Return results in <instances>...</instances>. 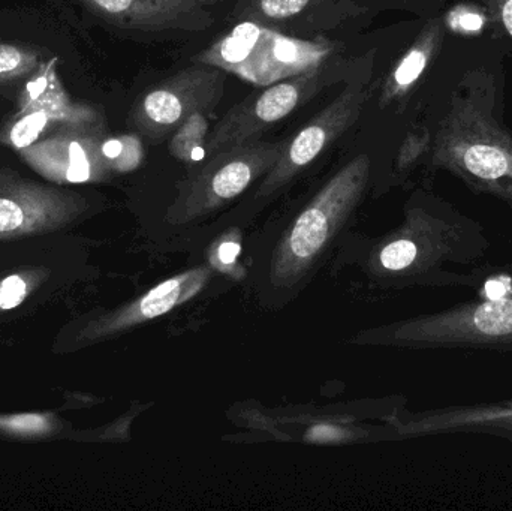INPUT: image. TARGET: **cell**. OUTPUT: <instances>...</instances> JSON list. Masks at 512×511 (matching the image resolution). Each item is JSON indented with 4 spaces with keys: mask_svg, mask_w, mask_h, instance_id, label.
<instances>
[{
    "mask_svg": "<svg viewBox=\"0 0 512 511\" xmlns=\"http://www.w3.org/2000/svg\"><path fill=\"white\" fill-rule=\"evenodd\" d=\"M334 53L336 45L327 39L297 38L242 20L195 60L265 87L316 68Z\"/></svg>",
    "mask_w": 512,
    "mask_h": 511,
    "instance_id": "cell-1",
    "label": "cell"
},
{
    "mask_svg": "<svg viewBox=\"0 0 512 511\" xmlns=\"http://www.w3.org/2000/svg\"><path fill=\"white\" fill-rule=\"evenodd\" d=\"M370 159L358 155L340 168L297 216L274 254V279L297 284L327 249L331 237L345 224L366 189Z\"/></svg>",
    "mask_w": 512,
    "mask_h": 511,
    "instance_id": "cell-2",
    "label": "cell"
},
{
    "mask_svg": "<svg viewBox=\"0 0 512 511\" xmlns=\"http://www.w3.org/2000/svg\"><path fill=\"white\" fill-rule=\"evenodd\" d=\"M346 63L331 56L322 65L265 86L234 105L210 132L206 156L227 147L258 140L270 126L286 119L324 87L339 80Z\"/></svg>",
    "mask_w": 512,
    "mask_h": 511,
    "instance_id": "cell-3",
    "label": "cell"
},
{
    "mask_svg": "<svg viewBox=\"0 0 512 511\" xmlns=\"http://www.w3.org/2000/svg\"><path fill=\"white\" fill-rule=\"evenodd\" d=\"M286 141H249L206 156L179 188L171 207L176 221H191L242 195L259 177L267 174L282 155Z\"/></svg>",
    "mask_w": 512,
    "mask_h": 511,
    "instance_id": "cell-4",
    "label": "cell"
},
{
    "mask_svg": "<svg viewBox=\"0 0 512 511\" xmlns=\"http://www.w3.org/2000/svg\"><path fill=\"white\" fill-rule=\"evenodd\" d=\"M227 72L207 63H194L147 90L132 111L135 129L162 140L173 134L192 114L216 110L224 98Z\"/></svg>",
    "mask_w": 512,
    "mask_h": 511,
    "instance_id": "cell-5",
    "label": "cell"
},
{
    "mask_svg": "<svg viewBox=\"0 0 512 511\" xmlns=\"http://www.w3.org/2000/svg\"><path fill=\"white\" fill-rule=\"evenodd\" d=\"M369 98V80L351 81L343 92L309 120L283 147L274 167L259 186V197H268L295 179L315 162L337 138L342 137L360 117Z\"/></svg>",
    "mask_w": 512,
    "mask_h": 511,
    "instance_id": "cell-6",
    "label": "cell"
},
{
    "mask_svg": "<svg viewBox=\"0 0 512 511\" xmlns=\"http://www.w3.org/2000/svg\"><path fill=\"white\" fill-rule=\"evenodd\" d=\"M101 14L126 29L198 32L215 23L212 8L231 0H90Z\"/></svg>",
    "mask_w": 512,
    "mask_h": 511,
    "instance_id": "cell-7",
    "label": "cell"
},
{
    "mask_svg": "<svg viewBox=\"0 0 512 511\" xmlns=\"http://www.w3.org/2000/svg\"><path fill=\"white\" fill-rule=\"evenodd\" d=\"M447 15H433L424 23L408 50L394 63L382 84L379 107L402 104L427 83L450 38Z\"/></svg>",
    "mask_w": 512,
    "mask_h": 511,
    "instance_id": "cell-8",
    "label": "cell"
},
{
    "mask_svg": "<svg viewBox=\"0 0 512 511\" xmlns=\"http://www.w3.org/2000/svg\"><path fill=\"white\" fill-rule=\"evenodd\" d=\"M324 0H242L237 6V18L256 21L271 27L301 17Z\"/></svg>",
    "mask_w": 512,
    "mask_h": 511,
    "instance_id": "cell-9",
    "label": "cell"
},
{
    "mask_svg": "<svg viewBox=\"0 0 512 511\" xmlns=\"http://www.w3.org/2000/svg\"><path fill=\"white\" fill-rule=\"evenodd\" d=\"M209 116L195 113L180 125L171 135L170 152L174 158L183 162L200 161L206 156L207 138H209Z\"/></svg>",
    "mask_w": 512,
    "mask_h": 511,
    "instance_id": "cell-10",
    "label": "cell"
},
{
    "mask_svg": "<svg viewBox=\"0 0 512 511\" xmlns=\"http://www.w3.org/2000/svg\"><path fill=\"white\" fill-rule=\"evenodd\" d=\"M475 326L486 335H508L512 332V300H490L478 308Z\"/></svg>",
    "mask_w": 512,
    "mask_h": 511,
    "instance_id": "cell-11",
    "label": "cell"
},
{
    "mask_svg": "<svg viewBox=\"0 0 512 511\" xmlns=\"http://www.w3.org/2000/svg\"><path fill=\"white\" fill-rule=\"evenodd\" d=\"M480 3L492 21L496 38L508 39L512 45V0H480Z\"/></svg>",
    "mask_w": 512,
    "mask_h": 511,
    "instance_id": "cell-12",
    "label": "cell"
},
{
    "mask_svg": "<svg viewBox=\"0 0 512 511\" xmlns=\"http://www.w3.org/2000/svg\"><path fill=\"white\" fill-rule=\"evenodd\" d=\"M47 120V114L38 111V113L27 114L20 122L15 123L11 131V140L14 146H17L18 149L30 146L47 125Z\"/></svg>",
    "mask_w": 512,
    "mask_h": 511,
    "instance_id": "cell-13",
    "label": "cell"
},
{
    "mask_svg": "<svg viewBox=\"0 0 512 511\" xmlns=\"http://www.w3.org/2000/svg\"><path fill=\"white\" fill-rule=\"evenodd\" d=\"M417 255V246L409 240H397L385 246L381 252V263L388 270L406 269Z\"/></svg>",
    "mask_w": 512,
    "mask_h": 511,
    "instance_id": "cell-14",
    "label": "cell"
},
{
    "mask_svg": "<svg viewBox=\"0 0 512 511\" xmlns=\"http://www.w3.org/2000/svg\"><path fill=\"white\" fill-rule=\"evenodd\" d=\"M427 149H430L429 128H427L426 123L414 126L412 131L408 132L402 147H400L399 164L405 167L409 162L417 159L421 153L426 152Z\"/></svg>",
    "mask_w": 512,
    "mask_h": 511,
    "instance_id": "cell-15",
    "label": "cell"
},
{
    "mask_svg": "<svg viewBox=\"0 0 512 511\" xmlns=\"http://www.w3.org/2000/svg\"><path fill=\"white\" fill-rule=\"evenodd\" d=\"M0 428L23 432V434H41V432L47 431L50 425H48V419L38 416V414H24V416L0 420Z\"/></svg>",
    "mask_w": 512,
    "mask_h": 511,
    "instance_id": "cell-16",
    "label": "cell"
},
{
    "mask_svg": "<svg viewBox=\"0 0 512 511\" xmlns=\"http://www.w3.org/2000/svg\"><path fill=\"white\" fill-rule=\"evenodd\" d=\"M69 161L71 165L66 171V179L72 183L86 182L90 177V165L86 152L80 144L71 143L69 146Z\"/></svg>",
    "mask_w": 512,
    "mask_h": 511,
    "instance_id": "cell-17",
    "label": "cell"
},
{
    "mask_svg": "<svg viewBox=\"0 0 512 511\" xmlns=\"http://www.w3.org/2000/svg\"><path fill=\"white\" fill-rule=\"evenodd\" d=\"M26 221V213L20 204L8 198H0V233L18 230Z\"/></svg>",
    "mask_w": 512,
    "mask_h": 511,
    "instance_id": "cell-18",
    "label": "cell"
},
{
    "mask_svg": "<svg viewBox=\"0 0 512 511\" xmlns=\"http://www.w3.org/2000/svg\"><path fill=\"white\" fill-rule=\"evenodd\" d=\"M24 294H26V282L20 276H9L0 287V308H15L23 302Z\"/></svg>",
    "mask_w": 512,
    "mask_h": 511,
    "instance_id": "cell-19",
    "label": "cell"
},
{
    "mask_svg": "<svg viewBox=\"0 0 512 511\" xmlns=\"http://www.w3.org/2000/svg\"><path fill=\"white\" fill-rule=\"evenodd\" d=\"M23 63V54L15 47L0 45V74L14 71Z\"/></svg>",
    "mask_w": 512,
    "mask_h": 511,
    "instance_id": "cell-20",
    "label": "cell"
},
{
    "mask_svg": "<svg viewBox=\"0 0 512 511\" xmlns=\"http://www.w3.org/2000/svg\"><path fill=\"white\" fill-rule=\"evenodd\" d=\"M309 437L318 441L336 440V438L342 437V432L331 428V426H318L310 431Z\"/></svg>",
    "mask_w": 512,
    "mask_h": 511,
    "instance_id": "cell-21",
    "label": "cell"
},
{
    "mask_svg": "<svg viewBox=\"0 0 512 511\" xmlns=\"http://www.w3.org/2000/svg\"><path fill=\"white\" fill-rule=\"evenodd\" d=\"M239 252L240 246L237 243L227 242L219 249V258H221L222 263H233Z\"/></svg>",
    "mask_w": 512,
    "mask_h": 511,
    "instance_id": "cell-22",
    "label": "cell"
},
{
    "mask_svg": "<svg viewBox=\"0 0 512 511\" xmlns=\"http://www.w3.org/2000/svg\"><path fill=\"white\" fill-rule=\"evenodd\" d=\"M102 152H104L107 158H117V156H120V153L123 152V144L117 140L107 141V143L102 146Z\"/></svg>",
    "mask_w": 512,
    "mask_h": 511,
    "instance_id": "cell-23",
    "label": "cell"
},
{
    "mask_svg": "<svg viewBox=\"0 0 512 511\" xmlns=\"http://www.w3.org/2000/svg\"><path fill=\"white\" fill-rule=\"evenodd\" d=\"M490 300L502 299L505 294V285L502 282H489L486 287Z\"/></svg>",
    "mask_w": 512,
    "mask_h": 511,
    "instance_id": "cell-24",
    "label": "cell"
}]
</instances>
